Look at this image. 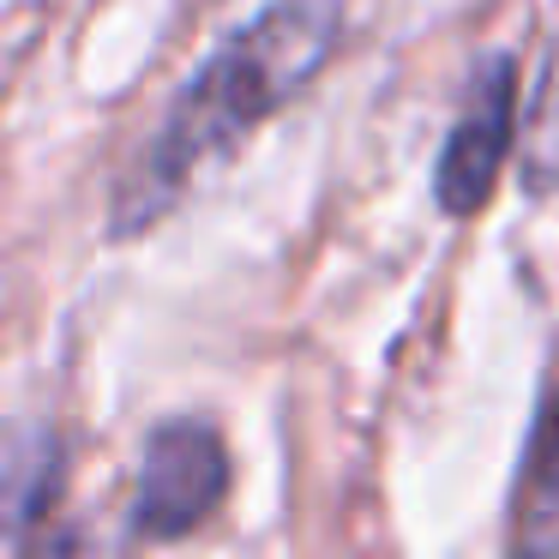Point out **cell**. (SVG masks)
<instances>
[{
	"label": "cell",
	"instance_id": "obj_1",
	"mask_svg": "<svg viewBox=\"0 0 559 559\" xmlns=\"http://www.w3.org/2000/svg\"><path fill=\"white\" fill-rule=\"evenodd\" d=\"M331 43H337V0H271L259 19H247L175 97L163 133L139 157L133 181L121 187L115 229L133 235L163 205H175V193L211 157H223L265 115H277L295 91H307V79L325 67Z\"/></svg>",
	"mask_w": 559,
	"mask_h": 559
},
{
	"label": "cell",
	"instance_id": "obj_2",
	"mask_svg": "<svg viewBox=\"0 0 559 559\" xmlns=\"http://www.w3.org/2000/svg\"><path fill=\"white\" fill-rule=\"evenodd\" d=\"M229 493V451L211 427L199 421H163L145 439L139 463V499H133V530L151 542L199 530Z\"/></svg>",
	"mask_w": 559,
	"mask_h": 559
},
{
	"label": "cell",
	"instance_id": "obj_3",
	"mask_svg": "<svg viewBox=\"0 0 559 559\" xmlns=\"http://www.w3.org/2000/svg\"><path fill=\"white\" fill-rule=\"evenodd\" d=\"M511 127H518V61L493 55V61L475 67L469 103H463L457 127L445 139V157H439V175H433V199L445 217H469V211L487 205L499 169H506Z\"/></svg>",
	"mask_w": 559,
	"mask_h": 559
},
{
	"label": "cell",
	"instance_id": "obj_4",
	"mask_svg": "<svg viewBox=\"0 0 559 559\" xmlns=\"http://www.w3.org/2000/svg\"><path fill=\"white\" fill-rule=\"evenodd\" d=\"M518 547L559 554V391L547 397L542 421H535V439H530V463H523Z\"/></svg>",
	"mask_w": 559,
	"mask_h": 559
}]
</instances>
